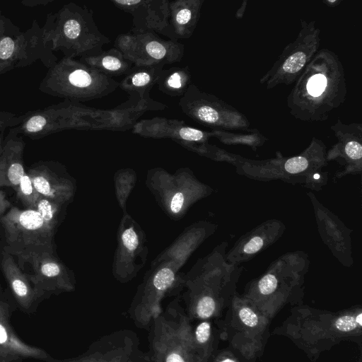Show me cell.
I'll return each instance as SVG.
<instances>
[{"mask_svg": "<svg viewBox=\"0 0 362 362\" xmlns=\"http://www.w3.org/2000/svg\"><path fill=\"white\" fill-rule=\"evenodd\" d=\"M344 66L333 51L319 49L295 81L286 98L290 115L303 122H322L346 100Z\"/></svg>", "mask_w": 362, "mask_h": 362, "instance_id": "6da1fadb", "label": "cell"}, {"mask_svg": "<svg viewBox=\"0 0 362 362\" xmlns=\"http://www.w3.org/2000/svg\"><path fill=\"white\" fill-rule=\"evenodd\" d=\"M226 247V242L218 245L185 273L182 298L191 320L214 316L221 306L223 291L238 279L243 268L227 261Z\"/></svg>", "mask_w": 362, "mask_h": 362, "instance_id": "7a4b0ae2", "label": "cell"}, {"mask_svg": "<svg viewBox=\"0 0 362 362\" xmlns=\"http://www.w3.org/2000/svg\"><path fill=\"white\" fill-rule=\"evenodd\" d=\"M42 29L45 43L66 58L97 56L110 42L97 26L93 11L74 2L48 13Z\"/></svg>", "mask_w": 362, "mask_h": 362, "instance_id": "3957f363", "label": "cell"}, {"mask_svg": "<svg viewBox=\"0 0 362 362\" xmlns=\"http://www.w3.org/2000/svg\"><path fill=\"white\" fill-rule=\"evenodd\" d=\"M119 82L74 59L63 57L49 67L39 90L74 102L102 98L113 93Z\"/></svg>", "mask_w": 362, "mask_h": 362, "instance_id": "277c9868", "label": "cell"}, {"mask_svg": "<svg viewBox=\"0 0 362 362\" xmlns=\"http://www.w3.org/2000/svg\"><path fill=\"white\" fill-rule=\"evenodd\" d=\"M178 295L163 308L149 327L151 362H192L193 327Z\"/></svg>", "mask_w": 362, "mask_h": 362, "instance_id": "5b68a950", "label": "cell"}, {"mask_svg": "<svg viewBox=\"0 0 362 362\" xmlns=\"http://www.w3.org/2000/svg\"><path fill=\"white\" fill-rule=\"evenodd\" d=\"M5 245L4 250L17 259L23 270L32 256L43 252H54V235L57 228L47 223L36 209H21L13 206L1 221Z\"/></svg>", "mask_w": 362, "mask_h": 362, "instance_id": "8992f818", "label": "cell"}, {"mask_svg": "<svg viewBox=\"0 0 362 362\" xmlns=\"http://www.w3.org/2000/svg\"><path fill=\"white\" fill-rule=\"evenodd\" d=\"M146 185L161 209L172 219H181L197 201L212 189L201 182L189 168L171 173L161 168L148 170Z\"/></svg>", "mask_w": 362, "mask_h": 362, "instance_id": "52a82bcc", "label": "cell"}, {"mask_svg": "<svg viewBox=\"0 0 362 362\" xmlns=\"http://www.w3.org/2000/svg\"><path fill=\"white\" fill-rule=\"evenodd\" d=\"M101 110L64 100L57 104L19 115L18 124L8 131L39 139L64 130H93Z\"/></svg>", "mask_w": 362, "mask_h": 362, "instance_id": "ba28073f", "label": "cell"}, {"mask_svg": "<svg viewBox=\"0 0 362 362\" xmlns=\"http://www.w3.org/2000/svg\"><path fill=\"white\" fill-rule=\"evenodd\" d=\"M180 269L173 262L150 266L127 311L136 327H149L153 319L163 309V300L167 296H178L183 290L185 273Z\"/></svg>", "mask_w": 362, "mask_h": 362, "instance_id": "9c48e42d", "label": "cell"}, {"mask_svg": "<svg viewBox=\"0 0 362 362\" xmlns=\"http://www.w3.org/2000/svg\"><path fill=\"white\" fill-rule=\"evenodd\" d=\"M181 111L195 122L212 130L251 132L246 115L217 96L191 83L180 98Z\"/></svg>", "mask_w": 362, "mask_h": 362, "instance_id": "30bf717a", "label": "cell"}, {"mask_svg": "<svg viewBox=\"0 0 362 362\" xmlns=\"http://www.w3.org/2000/svg\"><path fill=\"white\" fill-rule=\"evenodd\" d=\"M320 29L315 21H300L296 39L282 50L271 68L260 78L259 83L267 90L279 85L293 83L318 52Z\"/></svg>", "mask_w": 362, "mask_h": 362, "instance_id": "8fae6325", "label": "cell"}, {"mask_svg": "<svg viewBox=\"0 0 362 362\" xmlns=\"http://www.w3.org/2000/svg\"><path fill=\"white\" fill-rule=\"evenodd\" d=\"M40 60L47 68L58 60L45 43L42 29L34 20L25 32L8 35L0 40V75L16 68H23Z\"/></svg>", "mask_w": 362, "mask_h": 362, "instance_id": "7c38bea8", "label": "cell"}, {"mask_svg": "<svg viewBox=\"0 0 362 362\" xmlns=\"http://www.w3.org/2000/svg\"><path fill=\"white\" fill-rule=\"evenodd\" d=\"M114 47L135 66L171 64L180 62L185 54L183 44L151 32L120 34L115 40Z\"/></svg>", "mask_w": 362, "mask_h": 362, "instance_id": "4fadbf2b", "label": "cell"}, {"mask_svg": "<svg viewBox=\"0 0 362 362\" xmlns=\"http://www.w3.org/2000/svg\"><path fill=\"white\" fill-rule=\"evenodd\" d=\"M148 253L145 232L128 213L122 214L112 263L115 279L124 284L134 279L146 264Z\"/></svg>", "mask_w": 362, "mask_h": 362, "instance_id": "5bb4252c", "label": "cell"}, {"mask_svg": "<svg viewBox=\"0 0 362 362\" xmlns=\"http://www.w3.org/2000/svg\"><path fill=\"white\" fill-rule=\"evenodd\" d=\"M59 362H151L144 352L136 333L120 329L93 341L88 349L76 357Z\"/></svg>", "mask_w": 362, "mask_h": 362, "instance_id": "9a60e30c", "label": "cell"}, {"mask_svg": "<svg viewBox=\"0 0 362 362\" xmlns=\"http://www.w3.org/2000/svg\"><path fill=\"white\" fill-rule=\"evenodd\" d=\"M26 264L31 266L33 273L28 274L42 300L52 294L75 290L74 274L59 259L55 251L36 254Z\"/></svg>", "mask_w": 362, "mask_h": 362, "instance_id": "2e32d148", "label": "cell"}, {"mask_svg": "<svg viewBox=\"0 0 362 362\" xmlns=\"http://www.w3.org/2000/svg\"><path fill=\"white\" fill-rule=\"evenodd\" d=\"M132 129V133L142 137L170 139L192 152L214 136L213 130L204 131L190 127L183 120L163 117L141 119Z\"/></svg>", "mask_w": 362, "mask_h": 362, "instance_id": "e0dca14e", "label": "cell"}, {"mask_svg": "<svg viewBox=\"0 0 362 362\" xmlns=\"http://www.w3.org/2000/svg\"><path fill=\"white\" fill-rule=\"evenodd\" d=\"M119 9L132 16V33L151 32L161 34L177 42L170 23L168 0H112Z\"/></svg>", "mask_w": 362, "mask_h": 362, "instance_id": "ac0fdd59", "label": "cell"}, {"mask_svg": "<svg viewBox=\"0 0 362 362\" xmlns=\"http://www.w3.org/2000/svg\"><path fill=\"white\" fill-rule=\"evenodd\" d=\"M27 173L41 197L64 205L72 201L76 182L62 163L41 160L32 165Z\"/></svg>", "mask_w": 362, "mask_h": 362, "instance_id": "d6986e66", "label": "cell"}, {"mask_svg": "<svg viewBox=\"0 0 362 362\" xmlns=\"http://www.w3.org/2000/svg\"><path fill=\"white\" fill-rule=\"evenodd\" d=\"M163 103L154 100L150 93L143 96L129 95V99L110 110H101L95 119L93 130L126 131L132 129L138 119L148 111L165 109Z\"/></svg>", "mask_w": 362, "mask_h": 362, "instance_id": "ffe728a7", "label": "cell"}, {"mask_svg": "<svg viewBox=\"0 0 362 362\" xmlns=\"http://www.w3.org/2000/svg\"><path fill=\"white\" fill-rule=\"evenodd\" d=\"M330 129L337 138V142L326 153V160H336L351 170H361L362 124L356 122L346 124L338 118Z\"/></svg>", "mask_w": 362, "mask_h": 362, "instance_id": "44dd1931", "label": "cell"}, {"mask_svg": "<svg viewBox=\"0 0 362 362\" xmlns=\"http://www.w3.org/2000/svg\"><path fill=\"white\" fill-rule=\"evenodd\" d=\"M0 267L11 294L21 310L28 313L35 312L42 298L37 292L28 273L19 267L13 255L2 248L0 250Z\"/></svg>", "mask_w": 362, "mask_h": 362, "instance_id": "7402d4cb", "label": "cell"}, {"mask_svg": "<svg viewBox=\"0 0 362 362\" xmlns=\"http://www.w3.org/2000/svg\"><path fill=\"white\" fill-rule=\"evenodd\" d=\"M215 230L216 226L207 221L192 224L151 262V266L163 262H173L182 267L193 252Z\"/></svg>", "mask_w": 362, "mask_h": 362, "instance_id": "603a6c76", "label": "cell"}, {"mask_svg": "<svg viewBox=\"0 0 362 362\" xmlns=\"http://www.w3.org/2000/svg\"><path fill=\"white\" fill-rule=\"evenodd\" d=\"M284 225L279 221L263 223L243 236L228 254V262L236 264L247 261L263 249L272 245L281 235Z\"/></svg>", "mask_w": 362, "mask_h": 362, "instance_id": "cb8c5ba5", "label": "cell"}, {"mask_svg": "<svg viewBox=\"0 0 362 362\" xmlns=\"http://www.w3.org/2000/svg\"><path fill=\"white\" fill-rule=\"evenodd\" d=\"M25 146L22 136L8 131L0 156V188L16 189L25 174L23 157Z\"/></svg>", "mask_w": 362, "mask_h": 362, "instance_id": "d4e9b609", "label": "cell"}, {"mask_svg": "<svg viewBox=\"0 0 362 362\" xmlns=\"http://www.w3.org/2000/svg\"><path fill=\"white\" fill-rule=\"evenodd\" d=\"M10 317H0V356L11 359L34 358L46 362H59L44 349L28 344L15 333Z\"/></svg>", "mask_w": 362, "mask_h": 362, "instance_id": "484cf974", "label": "cell"}, {"mask_svg": "<svg viewBox=\"0 0 362 362\" xmlns=\"http://www.w3.org/2000/svg\"><path fill=\"white\" fill-rule=\"evenodd\" d=\"M204 0L170 1V23L177 40L188 39L194 33Z\"/></svg>", "mask_w": 362, "mask_h": 362, "instance_id": "4316f807", "label": "cell"}, {"mask_svg": "<svg viewBox=\"0 0 362 362\" xmlns=\"http://www.w3.org/2000/svg\"><path fill=\"white\" fill-rule=\"evenodd\" d=\"M164 66H133L130 71L119 83V87L129 95L143 96L150 93L151 88L156 84Z\"/></svg>", "mask_w": 362, "mask_h": 362, "instance_id": "83f0119b", "label": "cell"}, {"mask_svg": "<svg viewBox=\"0 0 362 362\" xmlns=\"http://www.w3.org/2000/svg\"><path fill=\"white\" fill-rule=\"evenodd\" d=\"M79 61L110 78L127 75L134 66L115 47L95 57L80 58Z\"/></svg>", "mask_w": 362, "mask_h": 362, "instance_id": "f1b7e54d", "label": "cell"}, {"mask_svg": "<svg viewBox=\"0 0 362 362\" xmlns=\"http://www.w3.org/2000/svg\"><path fill=\"white\" fill-rule=\"evenodd\" d=\"M192 83V74L188 66L163 69L158 78V89L170 97H182Z\"/></svg>", "mask_w": 362, "mask_h": 362, "instance_id": "f546056e", "label": "cell"}, {"mask_svg": "<svg viewBox=\"0 0 362 362\" xmlns=\"http://www.w3.org/2000/svg\"><path fill=\"white\" fill-rule=\"evenodd\" d=\"M212 328L207 320H202L193 328L192 362H207L212 347Z\"/></svg>", "mask_w": 362, "mask_h": 362, "instance_id": "4dcf8cb0", "label": "cell"}, {"mask_svg": "<svg viewBox=\"0 0 362 362\" xmlns=\"http://www.w3.org/2000/svg\"><path fill=\"white\" fill-rule=\"evenodd\" d=\"M136 182V173L131 168L118 170L114 175L115 195L123 214H127V199Z\"/></svg>", "mask_w": 362, "mask_h": 362, "instance_id": "1f68e13d", "label": "cell"}, {"mask_svg": "<svg viewBox=\"0 0 362 362\" xmlns=\"http://www.w3.org/2000/svg\"><path fill=\"white\" fill-rule=\"evenodd\" d=\"M14 190L18 201L24 206V209H36L37 202L41 197L35 189L27 172Z\"/></svg>", "mask_w": 362, "mask_h": 362, "instance_id": "d6a6232c", "label": "cell"}, {"mask_svg": "<svg viewBox=\"0 0 362 362\" xmlns=\"http://www.w3.org/2000/svg\"><path fill=\"white\" fill-rule=\"evenodd\" d=\"M66 206L41 197L37 202L36 210L47 223L58 228Z\"/></svg>", "mask_w": 362, "mask_h": 362, "instance_id": "836d02e7", "label": "cell"}, {"mask_svg": "<svg viewBox=\"0 0 362 362\" xmlns=\"http://www.w3.org/2000/svg\"><path fill=\"white\" fill-rule=\"evenodd\" d=\"M361 313L356 315H346L338 317L334 322V327L341 332H349L361 327Z\"/></svg>", "mask_w": 362, "mask_h": 362, "instance_id": "e575fe53", "label": "cell"}, {"mask_svg": "<svg viewBox=\"0 0 362 362\" xmlns=\"http://www.w3.org/2000/svg\"><path fill=\"white\" fill-rule=\"evenodd\" d=\"M238 315L243 325L248 327H255L259 323L258 316L250 307H241L239 309Z\"/></svg>", "mask_w": 362, "mask_h": 362, "instance_id": "d590c367", "label": "cell"}, {"mask_svg": "<svg viewBox=\"0 0 362 362\" xmlns=\"http://www.w3.org/2000/svg\"><path fill=\"white\" fill-rule=\"evenodd\" d=\"M19 121V115L10 112L0 111V133L16 126Z\"/></svg>", "mask_w": 362, "mask_h": 362, "instance_id": "8d00e7d4", "label": "cell"}, {"mask_svg": "<svg viewBox=\"0 0 362 362\" xmlns=\"http://www.w3.org/2000/svg\"><path fill=\"white\" fill-rule=\"evenodd\" d=\"M20 31L18 27L15 25L12 21L2 15L0 11V40L8 35H14Z\"/></svg>", "mask_w": 362, "mask_h": 362, "instance_id": "74e56055", "label": "cell"}, {"mask_svg": "<svg viewBox=\"0 0 362 362\" xmlns=\"http://www.w3.org/2000/svg\"><path fill=\"white\" fill-rule=\"evenodd\" d=\"M13 304L10 298L6 294L5 291L0 284V317H11Z\"/></svg>", "mask_w": 362, "mask_h": 362, "instance_id": "f35d334b", "label": "cell"}, {"mask_svg": "<svg viewBox=\"0 0 362 362\" xmlns=\"http://www.w3.org/2000/svg\"><path fill=\"white\" fill-rule=\"evenodd\" d=\"M13 206L12 203L8 199L6 193L0 189V226H1V221L8 210Z\"/></svg>", "mask_w": 362, "mask_h": 362, "instance_id": "ab89813d", "label": "cell"}, {"mask_svg": "<svg viewBox=\"0 0 362 362\" xmlns=\"http://www.w3.org/2000/svg\"><path fill=\"white\" fill-rule=\"evenodd\" d=\"M52 0H25L21 1V3L26 6H45L51 3Z\"/></svg>", "mask_w": 362, "mask_h": 362, "instance_id": "60d3db41", "label": "cell"}, {"mask_svg": "<svg viewBox=\"0 0 362 362\" xmlns=\"http://www.w3.org/2000/svg\"><path fill=\"white\" fill-rule=\"evenodd\" d=\"M247 1H245L242 3V5L240 6V8H238L236 11L235 17L237 18H243L246 6H247Z\"/></svg>", "mask_w": 362, "mask_h": 362, "instance_id": "b9f144b4", "label": "cell"}, {"mask_svg": "<svg viewBox=\"0 0 362 362\" xmlns=\"http://www.w3.org/2000/svg\"><path fill=\"white\" fill-rule=\"evenodd\" d=\"M342 1L341 0H325L323 1V4L329 7H335L338 4H339Z\"/></svg>", "mask_w": 362, "mask_h": 362, "instance_id": "7bdbcfd3", "label": "cell"}, {"mask_svg": "<svg viewBox=\"0 0 362 362\" xmlns=\"http://www.w3.org/2000/svg\"><path fill=\"white\" fill-rule=\"evenodd\" d=\"M0 362H21V360H11L0 356Z\"/></svg>", "mask_w": 362, "mask_h": 362, "instance_id": "ee69618b", "label": "cell"}, {"mask_svg": "<svg viewBox=\"0 0 362 362\" xmlns=\"http://www.w3.org/2000/svg\"><path fill=\"white\" fill-rule=\"evenodd\" d=\"M4 132L0 133V156L2 152L4 145Z\"/></svg>", "mask_w": 362, "mask_h": 362, "instance_id": "f6af8a7d", "label": "cell"}, {"mask_svg": "<svg viewBox=\"0 0 362 362\" xmlns=\"http://www.w3.org/2000/svg\"><path fill=\"white\" fill-rule=\"evenodd\" d=\"M220 362H235V361L230 358H225V359L221 361Z\"/></svg>", "mask_w": 362, "mask_h": 362, "instance_id": "bcb514c9", "label": "cell"}]
</instances>
